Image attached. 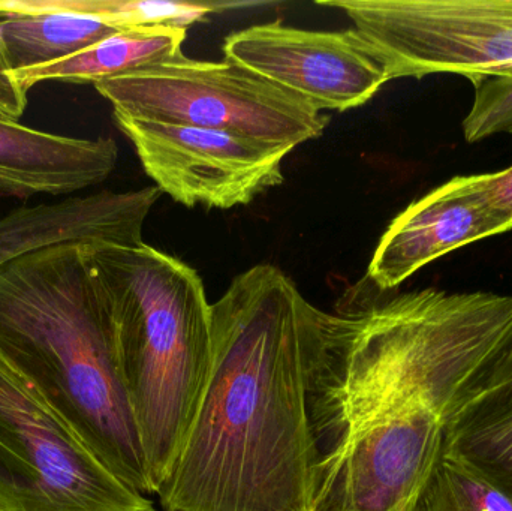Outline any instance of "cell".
Here are the masks:
<instances>
[{"mask_svg": "<svg viewBox=\"0 0 512 511\" xmlns=\"http://www.w3.org/2000/svg\"><path fill=\"white\" fill-rule=\"evenodd\" d=\"M512 332V296L424 288L349 314L318 309L307 350L312 506L456 410Z\"/></svg>", "mask_w": 512, "mask_h": 511, "instance_id": "obj_1", "label": "cell"}, {"mask_svg": "<svg viewBox=\"0 0 512 511\" xmlns=\"http://www.w3.org/2000/svg\"><path fill=\"white\" fill-rule=\"evenodd\" d=\"M319 308L273 264L212 305L203 392L158 495L164 511H312L307 350Z\"/></svg>", "mask_w": 512, "mask_h": 511, "instance_id": "obj_2", "label": "cell"}, {"mask_svg": "<svg viewBox=\"0 0 512 511\" xmlns=\"http://www.w3.org/2000/svg\"><path fill=\"white\" fill-rule=\"evenodd\" d=\"M0 357L117 479L153 494L116 320L86 243L33 249L0 267Z\"/></svg>", "mask_w": 512, "mask_h": 511, "instance_id": "obj_3", "label": "cell"}, {"mask_svg": "<svg viewBox=\"0 0 512 511\" xmlns=\"http://www.w3.org/2000/svg\"><path fill=\"white\" fill-rule=\"evenodd\" d=\"M86 254L113 309L123 377L156 494L206 383L212 305L192 267L147 243H86Z\"/></svg>", "mask_w": 512, "mask_h": 511, "instance_id": "obj_4", "label": "cell"}, {"mask_svg": "<svg viewBox=\"0 0 512 511\" xmlns=\"http://www.w3.org/2000/svg\"><path fill=\"white\" fill-rule=\"evenodd\" d=\"M113 113L239 135L276 147L321 137L328 117L233 60L164 63L93 84Z\"/></svg>", "mask_w": 512, "mask_h": 511, "instance_id": "obj_5", "label": "cell"}, {"mask_svg": "<svg viewBox=\"0 0 512 511\" xmlns=\"http://www.w3.org/2000/svg\"><path fill=\"white\" fill-rule=\"evenodd\" d=\"M0 511H158L0 357Z\"/></svg>", "mask_w": 512, "mask_h": 511, "instance_id": "obj_6", "label": "cell"}, {"mask_svg": "<svg viewBox=\"0 0 512 511\" xmlns=\"http://www.w3.org/2000/svg\"><path fill=\"white\" fill-rule=\"evenodd\" d=\"M381 53L390 80L454 74L478 84L512 68V0H319Z\"/></svg>", "mask_w": 512, "mask_h": 511, "instance_id": "obj_7", "label": "cell"}, {"mask_svg": "<svg viewBox=\"0 0 512 511\" xmlns=\"http://www.w3.org/2000/svg\"><path fill=\"white\" fill-rule=\"evenodd\" d=\"M113 116L155 186L186 207L246 206L282 185L283 161L294 150L212 129Z\"/></svg>", "mask_w": 512, "mask_h": 511, "instance_id": "obj_8", "label": "cell"}, {"mask_svg": "<svg viewBox=\"0 0 512 511\" xmlns=\"http://www.w3.org/2000/svg\"><path fill=\"white\" fill-rule=\"evenodd\" d=\"M224 53L319 111L360 107L391 81L378 48L355 27L324 32L256 24L228 35Z\"/></svg>", "mask_w": 512, "mask_h": 511, "instance_id": "obj_9", "label": "cell"}, {"mask_svg": "<svg viewBox=\"0 0 512 511\" xmlns=\"http://www.w3.org/2000/svg\"><path fill=\"white\" fill-rule=\"evenodd\" d=\"M502 233L471 177H454L409 204L388 225L370 261V281L388 293L438 258Z\"/></svg>", "mask_w": 512, "mask_h": 511, "instance_id": "obj_10", "label": "cell"}, {"mask_svg": "<svg viewBox=\"0 0 512 511\" xmlns=\"http://www.w3.org/2000/svg\"><path fill=\"white\" fill-rule=\"evenodd\" d=\"M161 195L153 185L15 207L0 216V267L18 255L56 243L140 245L144 222Z\"/></svg>", "mask_w": 512, "mask_h": 511, "instance_id": "obj_11", "label": "cell"}, {"mask_svg": "<svg viewBox=\"0 0 512 511\" xmlns=\"http://www.w3.org/2000/svg\"><path fill=\"white\" fill-rule=\"evenodd\" d=\"M117 161L113 138L68 137L0 117V197H72L105 182Z\"/></svg>", "mask_w": 512, "mask_h": 511, "instance_id": "obj_12", "label": "cell"}, {"mask_svg": "<svg viewBox=\"0 0 512 511\" xmlns=\"http://www.w3.org/2000/svg\"><path fill=\"white\" fill-rule=\"evenodd\" d=\"M123 30L59 0H0V44L12 77L74 56Z\"/></svg>", "mask_w": 512, "mask_h": 511, "instance_id": "obj_13", "label": "cell"}, {"mask_svg": "<svg viewBox=\"0 0 512 511\" xmlns=\"http://www.w3.org/2000/svg\"><path fill=\"white\" fill-rule=\"evenodd\" d=\"M186 35L188 29L179 27L123 30L74 56L41 68L18 72L14 80L26 92L44 81L96 84L107 78L119 77L183 56L182 47Z\"/></svg>", "mask_w": 512, "mask_h": 511, "instance_id": "obj_14", "label": "cell"}, {"mask_svg": "<svg viewBox=\"0 0 512 511\" xmlns=\"http://www.w3.org/2000/svg\"><path fill=\"white\" fill-rule=\"evenodd\" d=\"M442 453L471 465L512 495V381L448 417Z\"/></svg>", "mask_w": 512, "mask_h": 511, "instance_id": "obj_15", "label": "cell"}, {"mask_svg": "<svg viewBox=\"0 0 512 511\" xmlns=\"http://www.w3.org/2000/svg\"><path fill=\"white\" fill-rule=\"evenodd\" d=\"M414 511H512V495L471 465L441 453Z\"/></svg>", "mask_w": 512, "mask_h": 511, "instance_id": "obj_16", "label": "cell"}, {"mask_svg": "<svg viewBox=\"0 0 512 511\" xmlns=\"http://www.w3.org/2000/svg\"><path fill=\"white\" fill-rule=\"evenodd\" d=\"M63 8L96 18L119 30L138 27L188 29L215 12L209 3L153 2V0H59Z\"/></svg>", "mask_w": 512, "mask_h": 511, "instance_id": "obj_17", "label": "cell"}, {"mask_svg": "<svg viewBox=\"0 0 512 511\" xmlns=\"http://www.w3.org/2000/svg\"><path fill=\"white\" fill-rule=\"evenodd\" d=\"M471 111L463 120L468 143L496 135L512 137V68L475 84Z\"/></svg>", "mask_w": 512, "mask_h": 511, "instance_id": "obj_18", "label": "cell"}, {"mask_svg": "<svg viewBox=\"0 0 512 511\" xmlns=\"http://www.w3.org/2000/svg\"><path fill=\"white\" fill-rule=\"evenodd\" d=\"M469 177L481 200L501 222L504 233L512 230V165L498 173Z\"/></svg>", "mask_w": 512, "mask_h": 511, "instance_id": "obj_19", "label": "cell"}, {"mask_svg": "<svg viewBox=\"0 0 512 511\" xmlns=\"http://www.w3.org/2000/svg\"><path fill=\"white\" fill-rule=\"evenodd\" d=\"M511 381L512 332L511 335L508 336L507 341L498 348V351L481 366L480 371L469 381L468 386H466L462 396H460L456 410L462 407L463 404H466V402L471 401V399L477 398V396L483 395V393L490 392V390L496 389V387L511 383Z\"/></svg>", "mask_w": 512, "mask_h": 511, "instance_id": "obj_20", "label": "cell"}, {"mask_svg": "<svg viewBox=\"0 0 512 511\" xmlns=\"http://www.w3.org/2000/svg\"><path fill=\"white\" fill-rule=\"evenodd\" d=\"M27 108V92L18 86L6 66L0 44V117L18 122Z\"/></svg>", "mask_w": 512, "mask_h": 511, "instance_id": "obj_21", "label": "cell"}]
</instances>
